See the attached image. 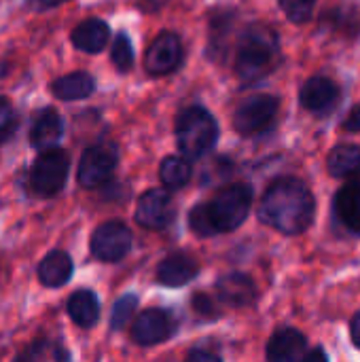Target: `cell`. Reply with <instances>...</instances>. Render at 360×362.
<instances>
[{
  "label": "cell",
  "instance_id": "d590c367",
  "mask_svg": "<svg viewBox=\"0 0 360 362\" xmlns=\"http://www.w3.org/2000/svg\"><path fill=\"white\" fill-rule=\"evenodd\" d=\"M62 2H68V0H34L38 8H53V6H59Z\"/></svg>",
  "mask_w": 360,
  "mask_h": 362
},
{
  "label": "cell",
  "instance_id": "836d02e7",
  "mask_svg": "<svg viewBox=\"0 0 360 362\" xmlns=\"http://www.w3.org/2000/svg\"><path fill=\"white\" fill-rule=\"evenodd\" d=\"M350 335H352L354 346L360 350V312L354 314V318H352V322H350Z\"/></svg>",
  "mask_w": 360,
  "mask_h": 362
},
{
  "label": "cell",
  "instance_id": "e0dca14e",
  "mask_svg": "<svg viewBox=\"0 0 360 362\" xmlns=\"http://www.w3.org/2000/svg\"><path fill=\"white\" fill-rule=\"evenodd\" d=\"M306 337L295 329H280L267 346V358L272 362L301 361L306 354Z\"/></svg>",
  "mask_w": 360,
  "mask_h": 362
},
{
  "label": "cell",
  "instance_id": "e575fe53",
  "mask_svg": "<svg viewBox=\"0 0 360 362\" xmlns=\"http://www.w3.org/2000/svg\"><path fill=\"white\" fill-rule=\"evenodd\" d=\"M144 11H153V8H161L168 0H136Z\"/></svg>",
  "mask_w": 360,
  "mask_h": 362
},
{
  "label": "cell",
  "instance_id": "2e32d148",
  "mask_svg": "<svg viewBox=\"0 0 360 362\" xmlns=\"http://www.w3.org/2000/svg\"><path fill=\"white\" fill-rule=\"evenodd\" d=\"M108 38H110L108 23L102 21V19H98V17H91V19L81 21L72 30V34H70L72 45L79 51H85V53H100L106 47Z\"/></svg>",
  "mask_w": 360,
  "mask_h": 362
},
{
  "label": "cell",
  "instance_id": "7402d4cb",
  "mask_svg": "<svg viewBox=\"0 0 360 362\" xmlns=\"http://www.w3.org/2000/svg\"><path fill=\"white\" fill-rule=\"evenodd\" d=\"M191 176H193V170H191V163L187 157L170 155L159 165V178H161L163 187L170 191H178V189L187 187Z\"/></svg>",
  "mask_w": 360,
  "mask_h": 362
},
{
  "label": "cell",
  "instance_id": "83f0119b",
  "mask_svg": "<svg viewBox=\"0 0 360 362\" xmlns=\"http://www.w3.org/2000/svg\"><path fill=\"white\" fill-rule=\"evenodd\" d=\"M138 303H140V299L136 297V295H123L117 303H115V308H112V314H110V329L112 331H119V329H123L127 322H129V318H132V314L138 310Z\"/></svg>",
  "mask_w": 360,
  "mask_h": 362
},
{
  "label": "cell",
  "instance_id": "f546056e",
  "mask_svg": "<svg viewBox=\"0 0 360 362\" xmlns=\"http://www.w3.org/2000/svg\"><path fill=\"white\" fill-rule=\"evenodd\" d=\"M17 129V112L13 104L0 95V144H4Z\"/></svg>",
  "mask_w": 360,
  "mask_h": 362
},
{
  "label": "cell",
  "instance_id": "cb8c5ba5",
  "mask_svg": "<svg viewBox=\"0 0 360 362\" xmlns=\"http://www.w3.org/2000/svg\"><path fill=\"white\" fill-rule=\"evenodd\" d=\"M233 13L231 11H219L210 19V45H208V55L212 59L216 55H223L227 51V36L233 28Z\"/></svg>",
  "mask_w": 360,
  "mask_h": 362
},
{
  "label": "cell",
  "instance_id": "d4e9b609",
  "mask_svg": "<svg viewBox=\"0 0 360 362\" xmlns=\"http://www.w3.org/2000/svg\"><path fill=\"white\" fill-rule=\"evenodd\" d=\"M331 28L339 32L342 36H359L360 34V4H346L335 11H331Z\"/></svg>",
  "mask_w": 360,
  "mask_h": 362
},
{
  "label": "cell",
  "instance_id": "5b68a950",
  "mask_svg": "<svg viewBox=\"0 0 360 362\" xmlns=\"http://www.w3.org/2000/svg\"><path fill=\"white\" fill-rule=\"evenodd\" d=\"M68 170H70V159L66 151L55 146L49 151H40L38 159L30 170V185L34 193L40 197L57 195L66 185Z\"/></svg>",
  "mask_w": 360,
  "mask_h": 362
},
{
  "label": "cell",
  "instance_id": "4316f807",
  "mask_svg": "<svg viewBox=\"0 0 360 362\" xmlns=\"http://www.w3.org/2000/svg\"><path fill=\"white\" fill-rule=\"evenodd\" d=\"M45 358H53V361H66L68 358V352H64L59 346H55V344H51V341H36V344H32L28 350H23L19 356H17V361H45Z\"/></svg>",
  "mask_w": 360,
  "mask_h": 362
},
{
  "label": "cell",
  "instance_id": "277c9868",
  "mask_svg": "<svg viewBox=\"0 0 360 362\" xmlns=\"http://www.w3.org/2000/svg\"><path fill=\"white\" fill-rule=\"evenodd\" d=\"M219 140V125L214 117L202 106H189L176 117V142L180 153L193 161L214 148Z\"/></svg>",
  "mask_w": 360,
  "mask_h": 362
},
{
  "label": "cell",
  "instance_id": "1f68e13d",
  "mask_svg": "<svg viewBox=\"0 0 360 362\" xmlns=\"http://www.w3.org/2000/svg\"><path fill=\"white\" fill-rule=\"evenodd\" d=\"M346 129L348 132H360V104L356 108H352V112L348 115V119H346Z\"/></svg>",
  "mask_w": 360,
  "mask_h": 362
},
{
  "label": "cell",
  "instance_id": "6da1fadb",
  "mask_svg": "<svg viewBox=\"0 0 360 362\" xmlns=\"http://www.w3.org/2000/svg\"><path fill=\"white\" fill-rule=\"evenodd\" d=\"M314 210L316 202L312 191L299 178L284 176L274 180L265 191L259 218L284 235H297L312 225Z\"/></svg>",
  "mask_w": 360,
  "mask_h": 362
},
{
  "label": "cell",
  "instance_id": "9c48e42d",
  "mask_svg": "<svg viewBox=\"0 0 360 362\" xmlns=\"http://www.w3.org/2000/svg\"><path fill=\"white\" fill-rule=\"evenodd\" d=\"M136 223L144 229H166L176 218V206L172 197L161 189H151L142 193L134 214Z\"/></svg>",
  "mask_w": 360,
  "mask_h": 362
},
{
  "label": "cell",
  "instance_id": "4dcf8cb0",
  "mask_svg": "<svg viewBox=\"0 0 360 362\" xmlns=\"http://www.w3.org/2000/svg\"><path fill=\"white\" fill-rule=\"evenodd\" d=\"M193 310L202 316V318H208V320H212V318H219V308H216V301L210 297V295H206V293H197L195 297H193Z\"/></svg>",
  "mask_w": 360,
  "mask_h": 362
},
{
  "label": "cell",
  "instance_id": "ac0fdd59",
  "mask_svg": "<svg viewBox=\"0 0 360 362\" xmlns=\"http://www.w3.org/2000/svg\"><path fill=\"white\" fill-rule=\"evenodd\" d=\"M335 214L352 233H360V172L335 197Z\"/></svg>",
  "mask_w": 360,
  "mask_h": 362
},
{
  "label": "cell",
  "instance_id": "ffe728a7",
  "mask_svg": "<svg viewBox=\"0 0 360 362\" xmlns=\"http://www.w3.org/2000/svg\"><path fill=\"white\" fill-rule=\"evenodd\" d=\"M95 89V81L89 72H70L51 83V91L59 100H83L89 98Z\"/></svg>",
  "mask_w": 360,
  "mask_h": 362
},
{
  "label": "cell",
  "instance_id": "7a4b0ae2",
  "mask_svg": "<svg viewBox=\"0 0 360 362\" xmlns=\"http://www.w3.org/2000/svg\"><path fill=\"white\" fill-rule=\"evenodd\" d=\"M252 206L250 185L236 182L221 189L208 204H197L189 214V227L199 238L236 231Z\"/></svg>",
  "mask_w": 360,
  "mask_h": 362
},
{
  "label": "cell",
  "instance_id": "8d00e7d4",
  "mask_svg": "<svg viewBox=\"0 0 360 362\" xmlns=\"http://www.w3.org/2000/svg\"><path fill=\"white\" fill-rule=\"evenodd\" d=\"M306 361H327V354L323 350H312L310 354H303Z\"/></svg>",
  "mask_w": 360,
  "mask_h": 362
},
{
  "label": "cell",
  "instance_id": "d6a6232c",
  "mask_svg": "<svg viewBox=\"0 0 360 362\" xmlns=\"http://www.w3.org/2000/svg\"><path fill=\"white\" fill-rule=\"evenodd\" d=\"M189 361L216 362L221 361V356L219 354H212V352H206V350H193V352H189Z\"/></svg>",
  "mask_w": 360,
  "mask_h": 362
},
{
  "label": "cell",
  "instance_id": "52a82bcc",
  "mask_svg": "<svg viewBox=\"0 0 360 362\" xmlns=\"http://www.w3.org/2000/svg\"><path fill=\"white\" fill-rule=\"evenodd\" d=\"M132 248V231L121 221H108L100 225L91 235V255L104 263L121 261Z\"/></svg>",
  "mask_w": 360,
  "mask_h": 362
},
{
  "label": "cell",
  "instance_id": "5bb4252c",
  "mask_svg": "<svg viewBox=\"0 0 360 362\" xmlns=\"http://www.w3.org/2000/svg\"><path fill=\"white\" fill-rule=\"evenodd\" d=\"M197 274H199V265H197V261L191 255H187V252H172V255H168L159 263V267H157V282L163 284V286L178 288V286L189 284Z\"/></svg>",
  "mask_w": 360,
  "mask_h": 362
},
{
  "label": "cell",
  "instance_id": "8992f818",
  "mask_svg": "<svg viewBox=\"0 0 360 362\" xmlns=\"http://www.w3.org/2000/svg\"><path fill=\"white\" fill-rule=\"evenodd\" d=\"M280 108V100L276 95L259 93L248 100H244L236 115H233V125L242 136H255L265 132L272 121L276 119Z\"/></svg>",
  "mask_w": 360,
  "mask_h": 362
},
{
  "label": "cell",
  "instance_id": "9a60e30c",
  "mask_svg": "<svg viewBox=\"0 0 360 362\" xmlns=\"http://www.w3.org/2000/svg\"><path fill=\"white\" fill-rule=\"evenodd\" d=\"M64 134L62 117L53 108H42L30 129V142L36 151H49L53 148Z\"/></svg>",
  "mask_w": 360,
  "mask_h": 362
},
{
  "label": "cell",
  "instance_id": "ba28073f",
  "mask_svg": "<svg viewBox=\"0 0 360 362\" xmlns=\"http://www.w3.org/2000/svg\"><path fill=\"white\" fill-rule=\"evenodd\" d=\"M117 168V151L108 144L89 146L79 163V182L85 189H98L106 185Z\"/></svg>",
  "mask_w": 360,
  "mask_h": 362
},
{
  "label": "cell",
  "instance_id": "603a6c76",
  "mask_svg": "<svg viewBox=\"0 0 360 362\" xmlns=\"http://www.w3.org/2000/svg\"><path fill=\"white\" fill-rule=\"evenodd\" d=\"M329 174L335 178L352 176L360 170V146L354 144H339L329 155Z\"/></svg>",
  "mask_w": 360,
  "mask_h": 362
},
{
  "label": "cell",
  "instance_id": "3957f363",
  "mask_svg": "<svg viewBox=\"0 0 360 362\" xmlns=\"http://www.w3.org/2000/svg\"><path fill=\"white\" fill-rule=\"evenodd\" d=\"M278 57L280 42L276 30L265 23H252L240 36L236 72L244 83H255L274 70Z\"/></svg>",
  "mask_w": 360,
  "mask_h": 362
},
{
  "label": "cell",
  "instance_id": "f1b7e54d",
  "mask_svg": "<svg viewBox=\"0 0 360 362\" xmlns=\"http://www.w3.org/2000/svg\"><path fill=\"white\" fill-rule=\"evenodd\" d=\"M282 11L293 23H306L316 6V0H280Z\"/></svg>",
  "mask_w": 360,
  "mask_h": 362
},
{
  "label": "cell",
  "instance_id": "4fadbf2b",
  "mask_svg": "<svg viewBox=\"0 0 360 362\" xmlns=\"http://www.w3.org/2000/svg\"><path fill=\"white\" fill-rule=\"evenodd\" d=\"M216 297L229 308H250L257 301V286L250 276L233 272L216 282Z\"/></svg>",
  "mask_w": 360,
  "mask_h": 362
},
{
  "label": "cell",
  "instance_id": "d6986e66",
  "mask_svg": "<svg viewBox=\"0 0 360 362\" xmlns=\"http://www.w3.org/2000/svg\"><path fill=\"white\" fill-rule=\"evenodd\" d=\"M72 259L64 250H51L40 263H38V280L42 286L59 288L64 286L72 276Z\"/></svg>",
  "mask_w": 360,
  "mask_h": 362
},
{
  "label": "cell",
  "instance_id": "44dd1931",
  "mask_svg": "<svg viewBox=\"0 0 360 362\" xmlns=\"http://www.w3.org/2000/svg\"><path fill=\"white\" fill-rule=\"evenodd\" d=\"M68 316L81 329H91L100 318V301L91 291H76L68 299Z\"/></svg>",
  "mask_w": 360,
  "mask_h": 362
},
{
  "label": "cell",
  "instance_id": "484cf974",
  "mask_svg": "<svg viewBox=\"0 0 360 362\" xmlns=\"http://www.w3.org/2000/svg\"><path fill=\"white\" fill-rule=\"evenodd\" d=\"M112 64L119 72H129L134 68V47L127 34H117L115 42H112Z\"/></svg>",
  "mask_w": 360,
  "mask_h": 362
},
{
  "label": "cell",
  "instance_id": "30bf717a",
  "mask_svg": "<svg viewBox=\"0 0 360 362\" xmlns=\"http://www.w3.org/2000/svg\"><path fill=\"white\" fill-rule=\"evenodd\" d=\"M182 62V42L178 34L174 32H161L155 36L151 42L146 57H144V68L151 76H166L174 72Z\"/></svg>",
  "mask_w": 360,
  "mask_h": 362
},
{
  "label": "cell",
  "instance_id": "7c38bea8",
  "mask_svg": "<svg viewBox=\"0 0 360 362\" xmlns=\"http://www.w3.org/2000/svg\"><path fill=\"white\" fill-rule=\"evenodd\" d=\"M299 100L306 110L314 115H329L339 102V87L331 78L316 74L306 81V85L301 87Z\"/></svg>",
  "mask_w": 360,
  "mask_h": 362
},
{
  "label": "cell",
  "instance_id": "8fae6325",
  "mask_svg": "<svg viewBox=\"0 0 360 362\" xmlns=\"http://www.w3.org/2000/svg\"><path fill=\"white\" fill-rule=\"evenodd\" d=\"M174 333H176L174 318L166 310L151 308L136 318L134 329H132V339L138 346L149 348V346H157V344L168 341Z\"/></svg>",
  "mask_w": 360,
  "mask_h": 362
}]
</instances>
